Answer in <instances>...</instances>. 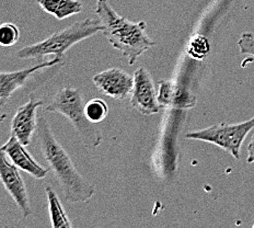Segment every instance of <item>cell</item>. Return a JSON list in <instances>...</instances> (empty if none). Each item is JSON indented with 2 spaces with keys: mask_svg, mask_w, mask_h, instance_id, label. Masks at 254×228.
Wrapping results in <instances>:
<instances>
[{
  "mask_svg": "<svg viewBox=\"0 0 254 228\" xmlns=\"http://www.w3.org/2000/svg\"><path fill=\"white\" fill-rule=\"evenodd\" d=\"M0 178L4 189L17 204L23 217L32 214L30 199L25 183L19 172V168L9 161L6 153H0Z\"/></svg>",
  "mask_w": 254,
  "mask_h": 228,
  "instance_id": "52a82bcc",
  "label": "cell"
},
{
  "mask_svg": "<svg viewBox=\"0 0 254 228\" xmlns=\"http://www.w3.org/2000/svg\"><path fill=\"white\" fill-rule=\"evenodd\" d=\"M209 51V42L207 39L204 38V36L197 35L190 41L189 47V54L192 57L197 58V60H203L205 56H207Z\"/></svg>",
  "mask_w": 254,
  "mask_h": 228,
  "instance_id": "9a60e30c",
  "label": "cell"
},
{
  "mask_svg": "<svg viewBox=\"0 0 254 228\" xmlns=\"http://www.w3.org/2000/svg\"><path fill=\"white\" fill-rule=\"evenodd\" d=\"M1 152L6 153L9 160L20 170L25 171L35 179H44L50 172V169L42 167L30 155V152L25 150V146L15 136L11 135L9 137L6 144L1 147Z\"/></svg>",
  "mask_w": 254,
  "mask_h": 228,
  "instance_id": "30bf717a",
  "label": "cell"
},
{
  "mask_svg": "<svg viewBox=\"0 0 254 228\" xmlns=\"http://www.w3.org/2000/svg\"><path fill=\"white\" fill-rule=\"evenodd\" d=\"M45 12L58 20H64L82 11V3L79 0H38Z\"/></svg>",
  "mask_w": 254,
  "mask_h": 228,
  "instance_id": "7c38bea8",
  "label": "cell"
},
{
  "mask_svg": "<svg viewBox=\"0 0 254 228\" xmlns=\"http://www.w3.org/2000/svg\"><path fill=\"white\" fill-rule=\"evenodd\" d=\"M254 129V116L241 123H220L203 130L192 131L185 135L189 140H196L215 144L236 158H240V151L248 134Z\"/></svg>",
  "mask_w": 254,
  "mask_h": 228,
  "instance_id": "5b68a950",
  "label": "cell"
},
{
  "mask_svg": "<svg viewBox=\"0 0 254 228\" xmlns=\"http://www.w3.org/2000/svg\"><path fill=\"white\" fill-rule=\"evenodd\" d=\"M92 81L100 91L116 100H124L133 91L134 76L122 68H110L94 75Z\"/></svg>",
  "mask_w": 254,
  "mask_h": 228,
  "instance_id": "ba28073f",
  "label": "cell"
},
{
  "mask_svg": "<svg viewBox=\"0 0 254 228\" xmlns=\"http://www.w3.org/2000/svg\"><path fill=\"white\" fill-rule=\"evenodd\" d=\"M95 14L104 26L102 33L114 49L122 53L128 65H134L146 51L155 45V42L145 32L146 22L135 23L122 17L108 0H97Z\"/></svg>",
  "mask_w": 254,
  "mask_h": 228,
  "instance_id": "7a4b0ae2",
  "label": "cell"
},
{
  "mask_svg": "<svg viewBox=\"0 0 254 228\" xmlns=\"http://www.w3.org/2000/svg\"><path fill=\"white\" fill-rule=\"evenodd\" d=\"M253 228H254V224H253Z\"/></svg>",
  "mask_w": 254,
  "mask_h": 228,
  "instance_id": "ffe728a7",
  "label": "cell"
},
{
  "mask_svg": "<svg viewBox=\"0 0 254 228\" xmlns=\"http://www.w3.org/2000/svg\"><path fill=\"white\" fill-rule=\"evenodd\" d=\"M46 110L66 116L78 132L83 145L90 150H94L102 143L101 130L87 118L86 103L80 89L65 87L58 90L46 105Z\"/></svg>",
  "mask_w": 254,
  "mask_h": 228,
  "instance_id": "277c9868",
  "label": "cell"
},
{
  "mask_svg": "<svg viewBox=\"0 0 254 228\" xmlns=\"http://www.w3.org/2000/svg\"><path fill=\"white\" fill-rule=\"evenodd\" d=\"M63 62V58L61 57H54L52 61L42 62L39 65H35L33 67L25 68V70L19 71V72H1L0 74V105L4 107L6 103L11 98V95L17 91L18 89L23 86L30 76L33 75L34 73L44 70V68L54 67L58 64Z\"/></svg>",
  "mask_w": 254,
  "mask_h": 228,
  "instance_id": "8fae6325",
  "label": "cell"
},
{
  "mask_svg": "<svg viewBox=\"0 0 254 228\" xmlns=\"http://www.w3.org/2000/svg\"><path fill=\"white\" fill-rule=\"evenodd\" d=\"M130 104L144 115L156 114L162 108L159 103L151 74L145 67L138 68L134 74V88L131 91Z\"/></svg>",
  "mask_w": 254,
  "mask_h": 228,
  "instance_id": "8992f818",
  "label": "cell"
},
{
  "mask_svg": "<svg viewBox=\"0 0 254 228\" xmlns=\"http://www.w3.org/2000/svg\"><path fill=\"white\" fill-rule=\"evenodd\" d=\"M248 163L254 162V134L251 137V141L248 145V158H247Z\"/></svg>",
  "mask_w": 254,
  "mask_h": 228,
  "instance_id": "d6986e66",
  "label": "cell"
},
{
  "mask_svg": "<svg viewBox=\"0 0 254 228\" xmlns=\"http://www.w3.org/2000/svg\"><path fill=\"white\" fill-rule=\"evenodd\" d=\"M36 132L42 155L60 183L64 198L71 203L88 202L95 193L94 185L78 171L71 157L57 141L44 116L39 119Z\"/></svg>",
  "mask_w": 254,
  "mask_h": 228,
  "instance_id": "6da1fadb",
  "label": "cell"
},
{
  "mask_svg": "<svg viewBox=\"0 0 254 228\" xmlns=\"http://www.w3.org/2000/svg\"><path fill=\"white\" fill-rule=\"evenodd\" d=\"M158 100L162 108L170 104L173 100V83L170 80H161L159 82Z\"/></svg>",
  "mask_w": 254,
  "mask_h": 228,
  "instance_id": "e0dca14e",
  "label": "cell"
},
{
  "mask_svg": "<svg viewBox=\"0 0 254 228\" xmlns=\"http://www.w3.org/2000/svg\"><path fill=\"white\" fill-rule=\"evenodd\" d=\"M87 118L93 123H100L107 119L109 114L108 104L102 99H92L86 103Z\"/></svg>",
  "mask_w": 254,
  "mask_h": 228,
  "instance_id": "5bb4252c",
  "label": "cell"
},
{
  "mask_svg": "<svg viewBox=\"0 0 254 228\" xmlns=\"http://www.w3.org/2000/svg\"><path fill=\"white\" fill-rule=\"evenodd\" d=\"M104 26L98 19H84L67 26L51 35L49 39L36 44L24 46L17 52L20 60H32L53 55L63 58L65 53L75 44L91 38L99 32H103Z\"/></svg>",
  "mask_w": 254,
  "mask_h": 228,
  "instance_id": "3957f363",
  "label": "cell"
},
{
  "mask_svg": "<svg viewBox=\"0 0 254 228\" xmlns=\"http://www.w3.org/2000/svg\"><path fill=\"white\" fill-rule=\"evenodd\" d=\"M238 47L242 54H248L254 56V35L250 32H246L241 35L238 42Z\"/></svg>",
  "mask_w": 254,
  "mask_h": 228,
  "instance_id": "ac0fdd59",
  "label": "cell"
},
{
  "mask_svg": "<svg viewBox=\"0 0 254 228\" xmlns=\"http://www.w3.org/2000/svg\"><path fill=\"white\" fill-rule=\"evenodd\" d=\"M45 192L49 201V211L51 216V225L53 228H71L72 224L64 210L60 198L57 197L55 190L50 184H45Z\"/></svg>",
  "mask_w": 254,
  "mask_h": 228,
  "instance_id": "4fadbf2b",
  "label": "cell"
},
{
  "mask_svg": "<svg viewBox=\"0 0 254 228\" xmlns=\"http://www.w3.org/2000/svg\"><path fill=\"white\" fill-rule=\"evenodd\" d=\"M20 32L13 23H3L0 28V44L2 46H12L19 41Z\"/></svg>",
  "mask_w": 254,
  "mask_h": 228,
  "instance_id": "2e32d148",
  "label": "cell"
},
{
  "mask_svg": "<svg viewBox=\"0 0 254 228\" xmlns=\"http://www.w3.org/2000/svg\"><path fill=\"white\" fill-rule=\"evenodd\" d=\"M44 102L42 100L30 95V100L25 104L15 111V114L11 120V135L15 136L24 146H28L34 132L38 130V119L36 111L40 107H43Z\"/></svg>",
  "mask_w": 254,
  "mask_h": 228,
  "instance_id": "9c48e42d",
  "label": "cell"
}]
</instances>
